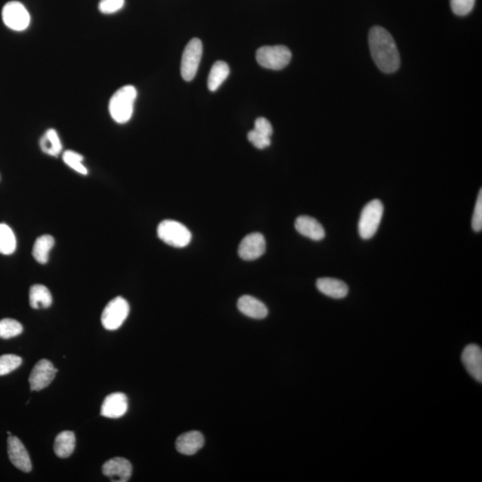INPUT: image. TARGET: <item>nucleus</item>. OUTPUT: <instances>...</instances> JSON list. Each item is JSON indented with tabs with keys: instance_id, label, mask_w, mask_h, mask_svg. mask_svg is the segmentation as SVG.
Instances as JSON below:
<instances>
[{
	"instance_id": "14",
	"label": "nucleus",
	"mask_w": 482,
	"mask_h": 482,
	"mask_svg": "<svg viewBox=\"0 0 482 482\" xmlns=\"http://www.w3.org/2000/svg\"><path fill=\"white\" fill-rule=\"evenodd\" d=\"M462 361L466 370L479 383L482 381V351L475 344L468 345L463 351Z\"/></svg>"
},
{
	"instance_id": "2",
	"label": "nucleus",
	"mask_w": 482,
	"mask_h": 482,
	"mask_svg": "<svg viewBox=\"0 0 482 482\" xmlns=\"http://www.w3.org/2000/svg\"><path fill=\"white\" fill-rule=\"evenodd\" d=\"M137 97L136 88L133 85L122 87L109 102V113L117 124H126L133 117L134 103Z\"/></svg>"
},
{
	"instance_id": "20",
	"label": "nucleus",
	"mask_w": 482,
	"mask_h": 482,
	"mask_svg": "<svg viewBox=\"0 0 482 482\" xmlns=\"http://www.w3.org/2000/svg\"><path fill=\"white\" fill-rule=\"evenodd\" d=\"M30 305L33 309L50 307L53 302L50 289L41 285H35L30 289Z\"/></svg>"
},
{
	"instance_id": "16",
	"label": "nucleus",
	"mask_w": 482,
	"mask_h": 482,
	"mask_svg": "<svg viewBox=\"0 0 482 482\" xmlns=\"http://www.w3.org/2000/svg\"><path fill=\"white\" fill-rule=\"evenodd\" d=\"M295 228L301 235L313 240H322L325 237V231L322 225L310 216H300L296 220Z\"/></svg>"
},
{
	"instance_id": "3",
	"label": "nucleus",
	"mask_w": 482,
	"mask_h": 482,
	"mask_svg": "<svg viewBox=\"0 0 482 482\" xmlns=\"http://www.w3.org/2000/svg\"><path fill=\"white\" fill-rule=\"evenodd\" d=\"M383 212V204L379 200H372L364 207L358 222L359 235L363 240L371 239L377 233Z\"/></svg>"
},
{
	"instance_id": "22",
	"label": "nucleus",
	"mask_w": 482,
	"mask_h": 482,
	"mask_svg": "<svg viewBox=\"0 0 482 482\" xmlns=\"http://www.w3.org/2000/svg\"><path fill=\"white\" fill-rule=\"evenodd\" d=\"M229 73H230V68L227 64L224 61H218L212 66L209 73V81H207L209 90L211 91L218 90V88L228 78Z\"/></svg>"
},
{
	"instance_id": "8",
	"label": "nucleus",
	"mask_w": 482,
	"mask_h": 482,
	"mask_svg": "<svg viewBox=\"0 0 482 482\" xmlns=\"http://www.w3.org/2000/svg\"><path fill=\"white\" fill-rule=\"evenodd\" d=\"M3 22L11 30L17 32L28 28L30 17L22 3L11 1L7 3L2 9Z\"/></svg>"
},
{
	"instance_id": "5",
	"label": "nucleus",
	"mask_w": 482,
	"mask_h": 482,
	"mask_svg": "<svg viewBox=\"0 0 482 482\" xmlns=\"http://www.w3.org/2000/svg\"><path fill=\"white\" fill-rule=\"evenodd\" d=\"M291 52L285 46H264L256 51L259 65L267 69L282 70L291 62Z\"/></svg>"
},
{
	"instance_id": "31",
	"label": "nucleus",
	"mask_w": 482,
	"mask_h": 482,
	"mask_svg": "<svg viewBox=\"0 0 482 482\" xmlns=\"http://www.w3.org/2000/svg\"><path fill=\"white\" fill-rule=\"evenodd\" d=\"M248 139L253 145L258 149H264L271 145V138L262 134L256 133L255 130L250 131L248 134Z\"/></svg>"
},
{
	"instance_id": "12",
	"label": "nucleus",
	"mask_w": 482,
	"mask_h": 482,
	"mask_svg": "<svg viewBox=\"0 0 482 482\" xmlns=\"http://www.w3.org/2000/svg\"><path fill=\"white\" fill-rule=\"evenodd\" d=\"M102 472L112 481L126 482L133 474V465L123 457H114L104 463Z\"/></svg>"
},
{
	"instance_id": "28",
	"label": "nucleus",
	"mask_w": 482,
	"mask_h": 482,
	"mask_svg": "<svg viewBox=\"0 0 482 482\" xmlns=\"http://www.w3.org/2000/svg\"><path fill=\"white\" fill-rule=\"evenodd\" d=\"M450 4L454 14L465 17L474 9L475 0H450Z\"/></svg>"
},
{
	"instance_id": "24",
	"label": "nucleus",
	"mask_w": 482,
	"mask_h": 482,
	"mask_svg": "<svg viewBox=\"0 0 482 482\" xmlns=\"http://www.w3.org/2000/svg\"><path fill=\"white\" fill-rule=\"evenodd\" d=\"M17 249V238L8 225L0 224V254L11 255Z\"/></svg>"
},
{
	"instance_id": "1",
	"label": "nucleus",
	"mask_w": 482,
	"mask_h": 482,
	"mask_svg": "<svg viewBox=\"0 0 482 482\" xmlns=\"http://www.w3.org/2000/svg\"><path fill=\"white\" fill-rule=\"evenodd\" d=\"M369 47L375 64L381 72L393 73L401 66V56L390 33L383 27L375 26L369 33Z\"/></svg>"
},
{
	"instance_id": "23",
	"label": "nucleus",
	"mask_w": 482,
	"mask_h": 482,
	"mask_svg": "<svg viewBox=\"0 0 482 482\" xmlns=\"http://www.w3.org/2000/svg\"><path fill=\"white\" fill-rule=\"evenodd\" d=\"M39 145L44 153L57 157L62 151V144L59 134L54 129L48 130L42 137Z\"/></svg>"
},
{
	"instance_id": "29",
	"label": "nucleus",
	"mask_w": 482,
	"mask_h": 482,
	"mask_svg": "<svg viewBox=\"0 0 482 482\" xmlns=\"http://www.w3.org/2000/svg\"><path fill=\"white\" fill-rule=\"evenodd\" d=\"M124 0H102L99 9L103 14H114L124 8Z\"/></svg>"
},
{
	"instance_id": "30",
	"label": "nucleus",
	"mask_w": 482,
	"mask_h": 482,
	"mask_svg": "<svg viewBox=\"0 0 482 482\" xmlns=\"http://www.w3.org/2000/svg\"><path fill=\"white\" fill-rule=\"evenodd\" d=\"M472 227L476 233H480L482 230V190L479 192L477 201H476Z\"/></svg>"
},
{
	"instance_id": "15",
	"label": "nucleus",
	"mask_w": 482,
	"mask_h": 482,
	"mask_svg": "<svg viewBox=\"0 0 482 482\" xmlns=\"http://www.w3.org/2000/svg\"><path fill=\"white\" fill-rule=\"evenodd\" d=\"M205 444V438L200 432H186L180 436L176 441V450L185 456H193Z\"/></svg>"
},
{
	"instance_id": "7",
	"label": "nucleus",
	"mask_w": 482,
	"mask_h": 482,
	"mask_svg": "<svg viewBox=\"0 0 482 482\" xmlns=\"http://www.w3.org/2000/svg\"><path fill=\"white\" fill-rule=\"evenodd\" d=\"M203 45L200 39H192L186 46L182 59L181 72L185 81L193 80L202 57Z\"/></svg>"
},
{
	"instance_id": "19",
	"label": "nucleus",
	"mask_w": 482,
	"mask_h": 482,
	"mask_svg": "<svg viewBox=\"0 0 482 482\" xmlns=\"http://www.w3.org/2000/svg\"><path fill=\"white\" fill-rule=\"evenodd\" d=\"M75 434L73 432H60L55 439L54 451L60 459H67L71 456L75 448Z\"/></svg>"
},
{
	"instance_id": "32",
	"label": "nucleus",
	"mask_w": 482,
	"mask_h": 482,
	"mask_svg": "<svg viewBox=\"0 0 482 482\" xmlns=\"http://www.w3.org/2000/svg\"><path fill=\"white\" fill-rule=\"evenodd\" d=\"M254 130L256 133H260L262 135L269 137V138H271L273 133V127H271L270 122L264 117L256 119Z\"/></svg>"
},
{
	"instance_id": "21",
	"label": "nucleus",
	"mask_w": 482,
	"mask_h": 482,
	"mask_svg": "<svg viewBox=\"0 0 482 482\" xmlns=\"http://www.w3.org/2000/svg\"><path fill=\"white\" fill-rule=\"evenodd\" d=\"M55 245L54 238L50 235L45 234L36 240L33 246L32 256L39 264H47L50 252Z\"/></svg>"
},
{
	"instance_id": "11",
	"label": "nucleus",
	"mask_w": 482,
	"mask_h": 482,
	"mask_svg": "<svg viewBox=\"0 0 482 482\" xmlns=\"http://www.w3.org/2000/svg\"><path fill=\"white\" fill-rule=\"evenodd\" d=\"M8 453L9 460L17 469L24 472L32 471V465L29 453L24 447L22 441L15 436H9L8 439Z\"/></svg>"
},
{
	"instance_id": "27",
	"label": "nucleus",
	"mask_w": 482,
	"mask_h": 482,
	"mask_svg": "<svg viewBox=\"0 0 482 482\" xmlns=\"http://www.w3.org/2000/svg\"><path fill=\"white\" fill-rule=\"evenodd\" d=\"M22 362L23 360L20 356L11 355V354L0 356V376H4L17 370L22 365Z\"/></svg>"
},
{
	"instance_id": "6",
	"label": "nucleus",
	"mask_w": 482,
	"mask_h": 482,
	"mask_svg": "<svg viewBox=\"0 0 482 482\" xmlns=\"http://www.w3.org/2000/svg\"><path fill=\"white\" fill-rule=\"evenodd\" d=\"M130 313V306L124 298L117 297L109 302L102 316L103 327L108 331H115L123 325Z\"/></svg>"
},
{
	"instance_id": "26",
	"label": "nucleus",
	"mask_w": 482,
	"mask_h": 482,
	"mask_svg": "<svg viewBox=\"0 0 482 482\" xmlns=\"http://www.w3.org/2000/svg\"><path fill=\"white\" fill-rule=\"evenodd\" d=\"M63 160L67 166L71 167V168L76 171V172L84 175H88V170L86 167L84 166V164H82L84 157L77 153V152L72 151H66L63 155Z\"/></svg>"
},
{
	"instance_id": "18",
	"label": "nucleus",
	"mask_w": 482,
	"mask_h": 482,
	"mask_svg": "<svg viewBox=\"0 0 482 482\" xmlns=\"http://www.w3.org/2000/svg\"><path fill=\"white\" fill-rule=\"evenodd\" d=\"M238 308L241 313L253 319H264L267 316L268 309L258 298L246 295L238 301Z\"/></svg>"
},
{
	"instance_id": "10",
	"label": "nucleus",
	"mask_w": 482,
	"mask_h": 482,
	"mask_svg": "<svg viewBox=\"0 0 482 482\" xmlns=\"http://www.w3.org/2000/svg\"><path fill=\"white\" fill-rule=\"evenodd\" d=\"M267 249L263 234L255 233L244 238L240 244L239 256L246 261H252L263 256Z\"/></svg>"
},
{
	"instance_id": "17",
	"label": "nucleus",
	"mask_w": 482,
	"mask_h": 482,
	"mask_svg": "<svg viewBox=\"0 0 482 482\" xmlns=\"http://www.w3.org/2000/svg\"><path fill=\"white\" fill-rule=\"evenodd\" d=\"M316 287L322 294L336 300L346 298L349 294V287L346 283L334 278H320L317 280Z\"/></svg>"
},
{
	"instance_id": "9",
	"label": "nucleus",
	"mask_w": 482,
	"mask_h": 482,
	"mask_svg": "<svg viewBox=\"0 0 482 482\" xmlns=\"http://www.w3.org/2000/svg\"><path fill=\"white\" fill-rule=\"evenodd\" d=\"M59 369L55 368L53 364L47 359H42L37 363L30 373L29 381L30 389L39 392L45 389L53 381Z\"/></svg>"
},
{
	"instance_id": "4",
	"label": "nucleus",
	"mask_w": 482,
	"mask_h": 482,
	"mask_svg": "<svg viewBox=\"0 0 482 482\" xmlns=\"http://www.w3.org/2000/svg\"><path fill=\"white\" fill-rule=\"evenodd\" d=\"M158 238L167 245L175 248H185L191 243V233L181 222L164 220L157 228Z\"/></svg>"
},
{
	"instance_id": "25",
	"label": "nucleus",
	"mask_w": 482,
	"mask_h": 482,
	"mask_svg": "<svg viewBox=\"0 0 482 482\" xmlns=\"http://www.w3.org/2000/svg\"><path fill=\"white\" fill-rule=\"evenodd\" d=\"M23 331V325L17 320L10 318L0 320V338L4 340L19 336Z\"/></svg>"
},
{
	"instance_id": "13",
	"label": "nucleus",
	"mask_w": 482,
	"mask_h": 482,
	"mask_svg": "<svg viewBox=\"0 0 482 482\" xmlns=\"http://www.w3.org/2000/svg\"><path fill=\"white\" fill-rule=\"evenodd\" d=\"M128 410V398L121 392L112 393L104 399L100 414L111 419H117L124 416Z\"/></svg>"
}]
</instances>
